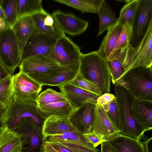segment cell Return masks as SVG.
Listing matches in <instances>:
<instances>
[{
  "mask_svg": "<svg viewBox=\"0 0 152 152\" xmlns=\"http://www.w3.org/2000/svg\"><path fill=\"white\" fill-rule=\"evenodd\" d=\"M79 64V72L83 78L97 86L102 94L110 93L111 75L106 58L93 51L82 54Z\"/></svg>",
  "mask_w": 152,
  "mask_h": 152,
  "instance_id": "1",
  "label": "cell"
},
{
  "mask_svg": "<svg viewBox=\"0 0 152 152\" xmlns=\"http://www.w3.org/2000/svg\"><path fill=\"white\" fill-rule=\"evenodd\" d=\"M114 59L122 63L125 72L136 67H152V20L144 37L137 45L133 46L130 44L123 50L111 55L107 61Z\"/></svg>",
  "mask_w": 152,
  "mask_h": 152,
  "instance_id": "2",
  "label": "cell"
},
{
  "mask_svg": "<svg viewBox=\"0 0 152 152\" xmlns=\"http://www.w3.org/2000/svg\"><path fill=\"white\" fill-rule=\"evenodd\" d=\"M114 84L124 88L135 99L152 101V67L132 68Z\"/></svg>",
  "mask_w": 152,
  "mask_h": 152,
  "instance_id": "3",
  "label": "cell"
},
{
  "mask_svg": "<svg viewBox=\"0 0 152 152\" xmlns=\"http://www.w3.org/2000/svg\"><path fill=\"white\" fill-rule=\"evenodd\" d=\"M114 91L117 109L120 119L121 134L140 140L142 139L145 129L134 118L131 105L134 97L124 87L114 84Z\"/></svg>",
  "mask_w": 152,
  "mask_h": 152,
  "instance_id": "4",
  "label": "cell"
},
{
  "mask_svg": "<svg viewBox=\"0 0 152 152\" xmlns=\"http://www.w3.org/2000/svg\"><path fill=\"white\" fill-rule=\"evenodd\" d=\"M31 117L42 127L46 118L39 110L36 101L19 102L12 97L5 109L0 115L1 126L13 131L23 118Z\"/></svg>",
  "mask_w": 152,
  "mask_h": 152,
  "instance_id": "5",
  "label": "cell"
},
{
  "mask_svg": "<svg viewBox=\"0 0 152 152\" xmlns=\"http://www.w3.org/2000/svg\"><path fill=\"white\" fill-rule=\"evenodd\" d=\"M15 132L20 136L21 152H41L46 141L42 127L31 117L22 118Z\"/></svg>",
  "mask_w": 152,
  "mask_h": 152,
  "instance_id": "6",
  "label": "cell"
},
{
  "mask_svg": "<svg viewBox=\"0 0 152 152\" xmlns=\"http://www.w3.org/2000/svg\"><path fill=\"white\" fill-rule=\"evenodd\" d=\"M0 60L12 74L21 63V52L11 27L0 31Z\"/></svg>",
  "mask_w": 152,
  "mask_h": 152,
  "instance_id": "7",
  "label": "cell"
},
{
  "mask_svg": "<svg viewBox=\"0 0 152 152\" xmlns=\"http://www.w3.org/2000/svg\"><path fill=\"white\" fill-rule=\"evenodd\" d=\"M57 39L42 33L37 32L33 34L28 39L23 47L21 54V62L29 58L38 56L48 57L53 60Z\"/></svg>",
  "mask_w": 152,
  "mask_h": 152,
  "instance_id": "8",
  "label": "cell"
},
{
  "mask_svg": "<svg viewBox=\"0 0 152 152\" xmlns=\"http://www.w3.org/2000/svg\"><path fill=\"white\" fill-rule=\"evenodd\" d=\"M42 86L20 71L13 75L12 98L19 102L36 101Z\"/></svg>",
  "mask_w": 152,
  "mask_h": 152,
  "instance_id": "9",
  "label": "cell"
},
{
  "mask_svg": "<svg viewBox=\"0 0 152 152\" xmlns=\"http://www.w3.org/2000/svg\"><path fill=\"white\" fill-rule=\"evenodd\" d=\"M80 48L64 34L57 39L52 60L60 66L79 62L82 55Z\"/></svg>",
  "mask_w": 152,
  "mask_h": 152,
  "instance_id": "10",
  "label": "cell"
},
{
  "mask_svg": "<svg viewBox=\"0 0 152 152\" xmlns=\"http://www.w3.org/2000/svg\"><path fill=\"white\" fill-rule=\"evenodd\" d=\"M79 62L64 66H60L50 73L34 76L32 79L42 86H59L73 80L79 72ZM31 78V77H30Z\"/></svg>",
  "mask_w": 152,
  "mask_h": 152,
  "instance_id": "11",
  "label": "cell"
},
{
  "mask_svg": "<svg viewBox=\"0 0 152 152\" xmlns=\"http://www.w3.org/2000/svg\"><path fill=\"white\" fill-rule=\"evenodd\" d=\"M152 20V0H140L133 27L131 44L133 46L140 42Z\"/></svg>",
  "mask_w": 152,
  "mask_h": 152,
  "instance_id": "12",
  "label": "cell"
},
{
  "mask_svg": "<svg viewBox=\"0 0 152 152\" xmlns=\"http://www.w3.org/2000/svg\"><path fill=\"white\" fill-rule=\"evenodd\" d=\"M46 140L60 142L73 152H99L86 141L83 133L77 130L50 136Z\"/></svg>",
  "mask_w": 152,
  "mask_h": 152,
  "instance_id": "13",
  "label": "cell"
},
{
  "mask_svg": "<svg viewBox=\"0 0 152 152\" xmlns=\"http://www.w3.org/2000/svg\"><path fill=\"white\" fill-rule=\"evenodd\" d=\"M60 66L49 58L38 56L26 59L22 62L19 67L20 71L31 78L49 74Z\"/></svg>",
  "mask_w": 152,
  "mask_h": 152,
  "instance_id": "14",
  "label": "cell"
},
{
  "mask_svg": "<svg viewBox=\"0 0 152 152\" xmlns=\"http://www.w3.org/2000/svg\"><path fill=\"white\" fill-rule=\"evenodd\" d=\"M58 26L64 33L72 36L79 35L86 30L88 22L74 14L61 10L54 12L52 14Z\"/></svg>",
  "mask_w": 152,
  "mask_h": 152,
  "instance_id": "15",
  "label": "cell"
},
{
  "mask_svg": "<svg viewBox=\"0 0 152 152\" xmlns=\"http://www.w3.org/2000/svg\"><path fill=\"white\" fill-rule=\"evenodd\" d=\"M95 104L85 103L75 109L69 116L73 127L83 134L93 132L92 126Z\"/></svg>",
  "mask_w": 152,
  "mask_h": 152,
  "instance_id": "16",
  "label": "cell"
},
{
  "mask_svg": "<svg viewBox=\"0 0 152 152\" xmlns=\"http://www.w3.org/2000/svg\"><path fill=\"white\" fill-rule=\"evenodd\" d=\"M92 129L93 132L108 141L120 134L101 107L94 106Z\"/></svg>",
  "mask_w": 152,
  "mask_h": 152,
  "instance_id": "17",
  "label": "cell"
},
{
  "mask_svg": "<svg viewBox=\"0 0 152 152\" xmlns=\"http://www.w3.org/2000/svg\"><path fill=\"white\" fill-rule=\"evenodd\" d=\"M58 87L61 93L74 109L86 103L96 104L97 99L99 96L69 83L65 84Z\"/></svg>",
  "mask_w": 152,
  "mask_h": 152,
  "instance_id": "18",
  "label": "cell"
},
{
  "mask_svg": "<svg viewBox=\"0 0 152 152\" xmlns=\"http://www.w3.org/2000/svg\"><path fill=\"white\" fill-rule=\"evenodd\" d=\"M31 16L38 32L56 39L65 34L59 28L52 14L44 10Z\"/></svg>",
  "mask_w": 152,
  "mask_h": 152,
  "instance_id": "19",
  "label": "cell"
},
{
  "mask_svg": "<svg viewBox=\"0 0 152 152\" xmlns=\"http://www.w3.org/2000/svg\"><path fill=\"white\" fill-rule=\"evenodd\" d=\"M69 116L52 115L46 118L42 130L46 140L50 136L77 130L71 124Z\"/></svg>",
  "mask_w": 152,
  "mask_h": 152,
  "instance_id": "20",
  "label": "cell"
},
{
  "mask_svg": "<svg viewBox=\"0 0 152 152\" xmlns=\"http://www.w3.org/2000/svg\"><path fill=\"white\" fill-rule=\"evenodd\" d=\"M17 40L21 54L28 39L37 32L31 16H26L17 20L11 27Z\"/></svg>",
  "mask_w": 152,
  "mask_h": 152,
  "instance_id": "21",
  "label": "cell"
},
{
  "mask_svg": "<svg viewBox=\"0 0 152 152\" xmlns=\"http://www.w3.org/2000/svg\"><path fill=\"white\" fill-rule=\"evenodd\" d=\"M133 116L147 130L152 129V101L134 99L131 105Z\"/></svg>",
  "mask_w": 152,
  "mask_h": 152,
  "instance_id": "22",
  "label": "cell"
},
{
  "mask_svg": "<svg viewBox=\"0 0 152 152\" xmlns=\"http://www.w3.org/2000/svg\"><path fill=\"white\" fill-rule=\"evenodd\" d=\"M22 142L20 136L7 127L0 128V152H19Z\"/></svg>",
  "mask_w": 152,
  "mask_h": 152,
  "instance_id": "23",
  "label": "cell"
},
{
  "mask_svg": "<svg viewBox=\"0 0 152 152\" xmlns=\"http://www.w3.org/2000/svg\"><path fill=\"white\" fill-rule=\"evenodd\" d=\"M108 141L116 152H145L143 141L120 133Z\"/></svg>",
  "mask_w": 152,
  "mask_h": 152,
  "instance_id": "24",
  "label": "cell"
},
{
  "mask_svg": "<svg viewBox=\"0 0 152 152\" xmlns=\"http://www.w3.org/2000/svg\"><path fill=\"white\" fill-rule=\"evenodd\" d=\"M123 26L117 23L109 28L98 51L107 60L111 55L122 31Z\"/></svg>",
  "mask_w": 152,
  "mask_h": 152,
  "instance_id": "25",
  "label": "cell"
},
{
  "mask_svg": "<svg viewBox=\"0 0 152 152\" xmlns=\"http://www.w3.org/2000/svg\"><path fill=\"white\" fill-rule=\"evenodd\" d=\"M96 13L98 16L99 25L97 36L101 35L105 31L117 23L118 18L110 6L103 1Z\"/></svg>",
  "mask_w": 152,
  "mask_h": 152,
  "instance_id": "26",
  "label": "cell"
},
{
  "mask_svg": "<svg viewBox=\"0 0 152 152\" xmlns=\"http://www.w3.org/2000/svg\"><path fill=\"white\" fill-rule=\"evenodd\" d=\"M37 107L46 118L52 115L69 116L75 110L67 100L42 104Z\"/></svg>",
  "mask_w": 152,
  "mask_h": 152,
  "instance_id": "27",
  "label": "cell"
},
{
  "mask_svg": "<svg viewBox=\"0 0 152 152\" xmlns=\"http://www.w3.org/2000/svg\"><path fill=\"white\" fill-rule=\"evenodd\" d=\"M41 0H16L17 20L26 16H31L44 10Z\"/></svg>",
  "mask_w": 152,
  "mask_h": 152,
  "instance_id": "28",
  "label": "cell"
},
{
  "mask_svg": "<svg viewBox=\"0 0 152 152\" xmlns=\"http://www.w3.org/2000/svg\"><path fill=\"white\" fill-rule=\"evenodd\" d=\"M103 0H54L76 9L83 13H96Z\"/></svg>",
  "mask_w": 152,
  "mask_h": 152,
  "instance_id": "29",
  "label": "cell"
},
{
  "mask_svg": "<svg viewBox=\"0 0 152 152\" xmlns=\"http://www.w3.org/2000/svg\"><path fill=\"white\" fill-rule=\"evenodd\" d=\"M140 1V0H128L120 11L117 23L124 26L128 23L133 27Z\"/></svg>",
  "mask_w": 152,
  "mask_h": 152,
  "instance_id": "30",
  "label": "cell"
},
{
  "mask_svg": "<svg viewBox=\"0 0 152 152\" xmlns=\"http://www.w3.org/2000/svg\"><path fill=\"white\" fill-rule=\"evenodd\" d=\"M13 75L11 74L0 81V106L4 110L13 94Z\"/></svg>",
  "mask_w": 152,
  "mask_h": 152,
  "instance_id": "31",
  "label": "cell"
},
{
  "mask_svg": "<svg viewBox=\"0 0 152 152\" xmlns=\"http://www.w3.org/2000/svg\"><path fill=\"white\" fill-rule=\"evenodd\" d=\"M133 31V26L128 23H126L123 26L122 31L110 56L123 50L131 44L132 38Z\"/></svg>",
  "mask_w": 152,
  "mask_h": 152,
  "instance_id": "32",
  "label": "cell"
},
{
  "mask_svg": "<svg viewBox=\"0 0 152 152\" xmlns=\"http://www.w3.org/2000/svg\"><path fill=\"white\" fill-rule=\"evenodd\" d=\"M67 100L61 93L50 88H47L38 95L36 100L37 106Z\"/></svg>",
  "mask_w": 152,
  "mask_h": 152,
  "instance_id": "33",
  "label": "cell"
},
{
  "mask_svg": "<svg viewBox=\"0 0 152 152\" xmlns=\"http://www.w3.org/2000/svg\"><path fill=\"white\" fill-rule=\"evenodd\" d=\"M6 18L4 20L7 27H11L17 20L16 0H0Z\"/></svg>",
  "mask_w": 152,
  "mask_h": 152,
  "instance_id": "34",
  "label": "cell"
},
{
  "mask_svg": "<svg viewBox=\"0 0 152 152\" xmlns=\"http://www.w3.org/2000/svg\"><path fill=\"white\" fill-rule=\"evenodd\" d=\"M101 107L114 126L120 133L121 131V126L118 110L116 98L113 101Z\"/></svg>",
  "mask_w": 152,
  "mask_h": 152,
  "instance_id": "35",
  "label": "cell"
},
{
  "mask_svg": "<svg viewBox=\"0 0 152 152\" xmlns=\"http://www.w3.org/2000/svg\"><path fill=\"white\" fill-rule=\"evenodd\" d=\"M69 83L99 96L102 95L97 86L83 78L79 72L75 78Z\"/></svg>",
  "mask_w": 152,
  "mask_h": 152,
  "instance_id": "36",
  "label": "cell"
},
{
  "mask_svg": "<svg viewBox=\"0 0 152 152\" xmlns=\"http://www.w3.org/2000/svg\"><path fill=\"white\" fill-rule=\"evenodd\" d=\"M107 61L110 72L111 81L114 84L123 75L125 69L122 63L116 59Z\"/></svg>",
  "mask_w": 152,
  "mask_h": 152,
  "instance_id": "37",
  "label": "cell"
},
{
  "mask_svg": "<svg viewBox=\"0 0 152 152\" xmlns=\"http://www.w3.org/2000/svg\"><path fill=\"white\" fill-rule=\"evenodd\" d=\"M86 141L91 144L94 147L96 148L105 140L100 136L94 132L83 134Z\"/></svg>",
  "mask_w": 152,
  "mask_h": 152,
  "instance_id": "38",
  "label": "cell"
},
{
  "mask_svg": "<svg viewBox=\"0 0 152 152\" xmlns=\"http://www.w3.org/2000/svg\"><path fill=\"white\" fill-rule=\"evenodd\" d=\"M115 99V97L113 94L108 93H105L98 97L96 104L101 107L113 101Z\"/></svg>",
  "mask_w": 152,
  "mask_h": 152,
  "instance_id": "39",
  "label": "cell"
},
{
  "mask_svg": "<svg viewBox=\"0 0 152 152\" xmlns=\"http://www.w3.org/2000/svg\"><path fill=\"white\" fill-rule=\"evenodd\" d=\"M48 141L59 152H73L69 148L60 142L52 141Z\"/></svg>",
  "mask_w": 152,
  "mask_h": 152,
  "instance_id": "40",
  "label": "cell"
},
{
  "mask_svg": "<svg viewBox=\"0 0 152 152\" xmlns=\"http://www.w3.org/2000/svg\"><path fill=\"white\" fill-rule=\"evenodd\" d=\"M101 144V152H116L114 147L108 141H104Z\"/></svg>",
  "mask_w": 152,
  "mask_h": 152,
  "instance_id": "41",
  "label": "cell"
},
{
  "mask_svg": "<svg viewBox=\"0 0 152 152\" xmlns=\"http://www.w3.org/2000/svg\"><path fill=\"white\" fill-rule=\"evenodd\" d=\"M11 74L0 60V81Z\"/></svg>",
  "mask_w": 152,
  "mask_h": 152,
  "instance_id": "42",
  "label": "cell"
},
{
  "mask_svg": "<svg viewBox=\"0 0 152 152\" xmlns=\"http://www.w3.org/2000/svg\"><path fill=\"white\" fill-rule=\"evenodd\" d=\"M41 152H59L47 140L45 142Z\"/></svg>",
  "mask_w": 152,
  "mask_h": 152,
  "instance_id": "43",
  "label": "cell"
},
{
  "mask_svg": "<svg viewBox=\"0 0 152 152\" xmlns=\"http://www.w3.org/2000/svg\"><path fill=\"white\" fill-rule=\"evenodd\" d=\"M145 152H152V137L143 141Z\"/></svg>",
  "mask_w": 152,
  "mask_h": 152,
  "instance_id": "44",
  "label": "cell"
},
{
  "mask_svg": "<svg viewBox=\"0 0 152 152\" xmlns=\"http://www.w3.org/2000/svg\"><path fill=\"white\" fill-rule=\"evenodd\" d=\"M7 28L6 25L4 20L0 18V31Z\"/></svg>",
  "mask_w": 152,
  "mask_h": 152,
  "instance_id": "45",
  "label": "cell"
},
{
  "mask_svg": "<svg viewBox=\"0 0 152 152\" xmlns=\"http://www.w3.org/2000/svg\"><path fill=\"white\" fill-rule=\"evenodd\" d=\"M0 18L5 20L6 18L5 14L2 7L0 4Z\"/></svg>",
  "mask_w": 152,
  "mask_h": 152,
  "instance_id": "46",
  "label": "cell"
},
{
  "mask_svg": "<svg viewBox=\"0 0 152 152\" xmlns=\"http://www.w3.org/2000/svg\"><path fill=\"white\" fill-rule=\"evenodd\" d=\"M4 110L0 106V115L2 113V112Z\"/></svg>",
  "mask_w": 152,
  "mask_h": 152,
  "instance_id": "47",
  "label": "cell"
},
{
  "mask_svg": "<svg viewBox=\"0 0 152 152\" xmlns=\"http://www.w3.org/2000/svg\"><path fill=\"white\" fill-rule=\"evenodd\" d=\"M21 152V151H20V152Z\"/></svg>",
  "mask_w": 152,
  "mask_h": 152,
  "instance_id": "48",
  "label": "cell"
},
{
  "mask_svg": "<svg viewBox=\"0 0 152 152\" xmlns=\"http://www.w3.org/2000/svg\"><path fill=\"white\" fill-rule=\"evenodd\" d=\"M0 127H1V126H0Z\"/></svg>",
  "mask_w": 152,
  "mask_h": 152,
  "instance_id": "49",
  "label": "cell"
}]
</instances>
